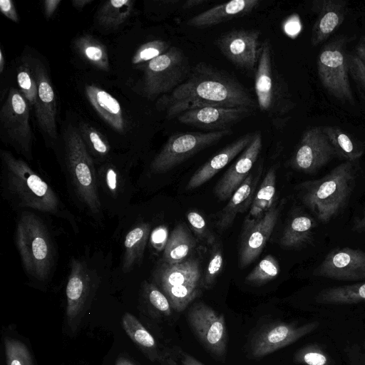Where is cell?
<instances>
[{
    "mask_svg": "<svg viewBox=\"0 0 365 365\" xmlns=\"http://www.w3.org/2000/svg\"><path fill=\"white\" fill-rule=\"evenodd\" d=\"M209 106L255 109L257 106L237 79L205 62L196 64L182 83L157 102V108L165 110L168 119L193 108Z\"/></svg>",
    "mask_w": 365,
    "mask_h": 365,
    "instance_id": "1",
    "label": "cell"
},
{
    "mask_svg": "<svg viewBox=\"0 0 365 365\" xmlns=\"http://www.w3.org/2000/svg\"><path fill=\"white\" fill-rule=\"evenodd\" d=\"M1 190L14 210L30 209L66 220L77 232L75 217L53 187L24 160L2 150Z\"/></svg>",
    "mask_w": 365,
    "mask_h": 365,
    "instance_id": "2",
    "label": "cell"
},
{
    "mask_svg": "<svg viewBox=\"0 0 365 365\" xmlns=\"http://www.w3.org/2000/svg\"><path fill=\"white\" fill-rule=\"evenodd\" d=\"M63 171L70 195L76 205L97 222L103 220L93 157L76 128L65 136Z\"/></svg>",
    "mask_w": 365,
    "mask_h": 365,
    "instance_id": "3",
    "label": "cell"
},
{
    "mask_svg": "<svg viewBox=\"0 0 365 365\" xmlns=\"http://www.w3.org/2000/svg\"><path fill=\"white\" fill-rule=\"evenodd\" d=\"M14 239L26 275L36 282H48L56 267V249L43 219L32 211H21Z\"/></svg>",
    "mask_w": 365,
    "mask_h": 365,
    "instance_id": "4",
    "label": "cell"
},
{
    "mask_svg": "<svg viewBox=\"0 0 365 365\" xmlns=\"http://www.w3.org/2000/svg\"><path fill=\"white\" fill-rule=\"evenodd\" d=\"M356 180V171L352 165L343 163L320 178L299 184L298 197L319 222L327 224L346 207Z\"/></svg>",
    "mask_w": 365,
    "mask_h": 365,
    "instance_id": "5",
    "label": "cell"
},
{
    "mask_svg": "<svg viewBox=\"0 0 365 365\" xmlns=\"http://www.w3.org/2000/svg\"><path fill=\"white\" fill-rule=\"evenodd\" d=\"M153 280L168 299L171 307L183 311L201 291L200 263L197 258L190 257L176 264L163 262L153 272Z\"/></svg>",
    "mask_w": 365,
    "mask_h": 365,
    "instance_id": "6",
    "label": "cell"
},
{
    "mask_svg": "<svg viewBox=\"0 0 365 365\" xmlns=\"http://www.w3.org/2000/svg\"><path fill=\"white\" fill-rule=\"evenodd\" d=\"M191 68L185 53L176 46L150 60L143 76V91L148 98L166 95L182 83Z\"/></svg>",
    "mask_w": 365,
    "mask_h": 365,
    "instance_id": "7",
    "label": "cell"
},
{
    "mask_svg": "<svg viewBox=\"0 0 365 365\" xmlns=\"http://www.w3.org/2000/svg\"><path fill=\"white\" fill-rule=\"evenodd\" d=\"M232 133L231 129L171 135L150 163L153 173H165Z\"/></svg>",
    "mask_w": 365,
    "mask_h": 365,
    "instance_id": "8",
    "label": "cell"
},
{
    "mask_svg": "<svg viewBox=\"0 0 365 365\" xmlns=\"http://www.w3.org/2000/svg\"><path fill=\"white\" fill-rule=\"evenodd\" d=\"M30 108L22 93L11 88L0 111L1 126L7 139L20 154L32 160Z\"/></svg>",
    "mask_w": 365,
    "mask_h": 365,
    "instance_id": "9",
    "label": "cell"
},
{
    "mask_svg": "<svg viewBox=\"0 0 365 365\" xmlns=\"http://www.w3.org/2000/svg\"><path fill=\"white\" fill-rule=\"evenodd\" d=\"M97 282L96 272L86 260L75 257L71 259L66 288V317L68 325L74 330L97 287Z\"/></svg>",
    "mask_w": 365,
    "mask_h": 365,
    "instance_id": "10",
    "label": "cell"
},
{
    "mask_svg": "<svg viewBox=\"0 0 365 365\" xmlns=\"http://www.w3.org/2000/svg\"><path fill=\"white\" fill-rule=\"evenodd\" d=\"M255 92L260 110L274 122L281 110V88L274 64V54L269 39L262 42L255 73Z\"/></svg>",
    "mask_w": 365,
    "mask_h": 365,
    "instance_id": "11",
    "label": "cell"
},
{
    "mask_svg": "<svg viewBox=\"0 0 365 365\" xmlns=\"http://www.w3.org/2000/svg\"><path fill=\"white\" fill-rule=\"evenodd\" d=\"M190 327L203 346L212 354L222 356L227 351V334L225 317L205 303H195L188 311Z\"/></svg>",
    "mask_w": 365,
    "mask_h": 365,
    "instance_id": "12",
    "label": "cell"
},
{
    "mask_svg": "<svg viewBox=\"0 0 365 365\" xmlns=\"http://www.w3.org/2000/svg\"><path fill=\"white\" fill-rule=\"evenodd\" d=\"M257 29H237L222 34L216 45L223 56L236 67L252 72L256 71L262 43Z\"/></svg>",
    "mask_w": 365,
    "mask_h": 365,
    "instance_id": "13",
    "label": "cell"
},
{
    "mask_svg": "<svg viewBox=\"0 0 365 365\" xmlns=\"http://www.w3.org/2000/svg\"><path fill=\"white\" fill-rule=\"evenodd\" d=\"M313 274L340 281H365V252L350 247H336L327 253Z\"/></svg>",
    "mask_w": 365,
    "mask_h": 365,
    "instance_id": "14",
    "label": "cell"
},
{
    "mask_svg": "<svg viewBox=\"0 0 365 365\" xmlns=\"http://www.w3.org/2000/svg\"><path fill=\"white\" fill-rule=\"evenodd\" d=\"M276 202L259 217L245 219L239 252V264L244 268L251 264L262 252L270 237L279 215Z\"/></svg>",
    "mask_w": 365,
    "mask_h": 365,
    "instance_id": "15",
    "label": "cell"
},
{
    "mask_svg": "<svg viewBox=\"0 0 365 365\" xmlns=\"http://www.w3.org/2000/svg\"><path fill=\"white\" fill-rule=\"evenodd\" d=\"M98 195L103 210L113 214L128 203L132 196V182L127 172L106 162L96 169Z\"/></svg>",
    "mask_w": 365,
    "mask_h": 365,
    "instance_id": "16",
    "label": "cell"
},
{
    "mask_svg": "<svg viewBox=\"0 0 365 365\" xmlns=\"http://www.w3.org/2000/svg\"><path fill=\"white\" fill-rule=\"evenodd\" d=\"M319 326L312 322L297 326L294 324L277 322L272 324L259 332L252 345L255 357H262L296 342Z\"/></svg>",
    "mask_w": 365,
    "mask_h": 365,
    "instance_id": "17",
    "label": "cell"
},
{
    "mask_svg": "<svg viewBox=\"0 0 365 365\" xmlns=\"http://www.w3.org/2000/svg\"><path fill=\"white\" fill-rule=\"evenodd\" d=\"M255 108L248 107H203L187 110L177 117L185 125L211 131L230 129L252 115Z\"/></svg>",
    "mask_w": 365,
    "mask_h": 365,
    "instance_id": "18",
    "label": "cell"
},
{
    "mask_svg": "<svg viewBox=\"0 0 365 365\" xmlns=\"http://www.w3.org/2000/svg\"><path fill=\"white\" fill-rule=\"evenodd\" d=\"M262 147V135L259 131L254 133L249 145L240 153L224 175L215 184L213 192L220 200L229 199L242 184L257 161Z\"/></svg>",
    "mask_w": 365,
    "mask_h": 365,
    "instance_id": "19",
    "label": "cell"
},
{
    "mask_svg": "<svg viewBox=\"0 0 365 365\" xmlns=\"http://www.w3.org/2000/svg\"><path fill=\"white\" fill-rule=\"evenodd\" d=\"M32 71L35 77L38 95L34 106L39 127L48 138H57L56 104L54 91L43 65L34 61Z\"/></svg>",
    "mask_w": 365,
    "mask_h": 365,
    "instance_id": "20",
    "label": "cell"
},
{
    "mask_svg": "<svg viewBox=\"0 0 365 365\" xmlns=\"http://www.w3.org/2000/svg\"><path fill=\"white\" fill-rule=\"evenodd\" d=\"M253 136L254 133H246L213 155L193 173L186 190L196 189L209 181L249 145Z\"/></svg>",
    "mask_w": 365,
    "mask_h": 365,
    "instance_id": "21",
    "label": "cell"
},
{
    "mask_svg": "<svg viewBox=\"0 0 365 365\" xmlns=\"http://www.w3.org/2000/svg\"><path fill=\"white\" fill-rule=\"evenodd\" d=\"M260 2L259 0H233L220 4L190 18L187 25L195 28L215 26L249 14Z\"/></svg>",
    "mask_w": 365,
    "mask_h": 365,
    "instance_id": "22",
    "label": "cell"
},
{
    "mask_svg": "<svg viewBox=\"0 0 365 365\" xmlns=\"http://www.w3.org/2000/svg\"><path fill=\"white\" fill-rule=\"evenodd\" d=\"M261 173L255 176L250 173L242 184L230 197L225 207L217 215L216 227L219 230H225L232 226L239 213L250 207L254 200L259 177Z\"/></svg>",
    "mask_w": 365,
    "mask_h": 365,
    "instance_id": "23",
    "label": "cell"
},
{
    "mask_svg": "<svg viewBox=\"0 0 365 365\" xmlns=\"http://www.w3.org/2000/svg\"><path fill=\"white\" fill-rule=\"evenodd\" d=\"M85 92L95 110L113 130L125 131V123L119 102L106 91L95 86H86Z\"/></svg>",
    "mask_w": 365,
    "mask_h": 365,
    "instance_id": "24",
    "label": "cell"
},
{
    "mask_svg": "<svg viewBox=\"0 0 365 365\" xmlns=\"http://www.w3.org/2000/svg\"><path fill=\"white\" fill-rule=\"evenodd\" d=\"M317 221L310 215L297 214L288 222L280 239L284 249L297 250L304 247L313 240Z\"/></svg>",
    "mask_w": 365,
    "mask_h": 365,
    "instance_id": "25",
    "label": "cell"
},
{
    "mask_svg": "<svg viewBox=\"0 0 365 365\" xmlns=\"http://www.w3.org/2000/svg\"><path fill=\"white\" fill-rule=\"evenodd\" d=\"M150 232L149 223L140 222L126 234L122 259V269L124 272H129L141 263Z\"/></svg>",
    "mask_w": 365,
    "mask_h": 365,
    "instance_id": "26",
    "label": "cell"
},
{
    "mask_svg": "<svg viewBox=\"0 0 365 365\" xmlns=\"http://www.w3.org/2000/svg\"><path fill=\"white\" fill-rule=\"evenodd\" d=\"M196 247L195 238L182 223L175 226L164 247L163 262L176 264L187 259Z\"/></svg>",
    "mask_w": 365,
    "mask_h": 365,
    "instance_id": "27",
    "label": "cell"
},
{
    "mask_svg": "<svg viewBox=\"0 0 365 365\" xmlns=\"http://www.w3.org/2000/svg\"><path fill=\"white\" fill-rule=\"evenodd\" d=\"M315 301L322 304H353L365 302V282L335 286L321 290Z\"/></svg>",
    "mask_w": 365,
    "mask_h": 365,
    "instance_id": "28",
    "label": "cell"
},
{
    "mask_svg": "<svg viewBox=\"0 0 365 365\" xmlns=\"http://www.w3.org/2000/svg\"><path fill=\"white\" fill-rule=\"evenodd\" d=\"M122 326L130 339L148 357L153 360L158 358L154 337L135 316L125 313L122 318Z\"/></svg>",
    "mask_w": 365,
    "mask_h": 365,
    "instance_id": "29",
    "label": "cell"
},
{
    "mask_svg": "<svg viewBox=\"0 0 365 365\" xmlns=\"http://www.w3.org/2000/svg\"><path fill=\"white\" fill-rule=\"evenodd\" d=\"M276 173L274 168H270L259 188L255 193L250 211L245 219L255 220L259 217L275 203Z\"/></svg>",
    "mask_w": 365,
    "mask_h": 365,
    "instance_id": "30",
    "label": "cell"
},
{
    "mask_svg": "<svg viewBox=\"0 0 365 365\" xmlns=\"http://www.w3.org/2000/svg\"><path fill=\"white\" fill-rule=\"evenodd\" d=\"M133 0H110L103 3L97 13L98 22L106 28H116L125 22L133 9Z\"/></svg>",
    "mask_w": 365,
    "mask_h": 365,
    "instance_id": "31",
    "label": "cell"
},
{
    "mask_svg": "<svg viewBox=\"0 0 365 365\" xmlns=\"http://www.w3.org/2000/svg\"><path fill=\"white\" fill-rule=\"evenodd\" d=\"M77 51L91 64L102 71L109 70V60L105 46L91 36L84 35L75 41Z\"/></svg>",
    "mask_w": 365,
    "mask_h": 365,
    "instance_id": "32",
    "label": "cell"
},
{
    "mask_svg": "<svg viewBox=\"0 0 365 365\" xmlns=\"http://www.w3.org/2000/svg\"><path fill=\"white\" fill-rule=\"evenodd\" d=\"M279 272L280 267L277 259L269 255L247 275L245 282L251 284L262 285L277 277Z\"/></svg>",
    "mask_w": 365,
    "mask_h": 365,
    "instance_id": "33",
    "label": "cell"
},
{
    "mask_svg": "<svg viewBox=\"0 0 365 365\" xmlns=\"http://www.w3.org/2000/svg\"><path fill=\"white\" fill-rule=\"evenodd\" d=\"M81 135L90 154L103 160L110 153V146L106 138L97 130L89 125L81 126Z\"/></svg>",
    "mask_w": 365,
    "mask_h": 365,
    "instance_id": "34",
    "label": "cell"
},
{
    "mask_svg": "<svg viewBox=\"0 0 365 365\" xmlns=\"http://www.w3.org/2000/svg\"><path fill=\"white\" fill-rule=\"evenodd\" d=\"M16 78L20 92L28 103L34 107L37 99L38 88L32 68H31L29 64L24 63L19 65L17 68Z\"/></svg>",
    "mask_w": 365,
    "mask_h": 365,
    "instance_id": "35",
    "label": "cell"
},
{
    "mask_svg": "<svg viewBox=\"0 0 365 365\" xmlns=\"http://www.w3.org/2000/svg\"><path fill=\"white\" fill-rule=\"evenodd\" d=\"M4 349L7 365H33L30 352L21 341L5 338Z\"/></svg>",
    "mask_w": 365,
    "mask_h": 365,
    "instance_id": "36",
    "label": "cell"
},
{
    "mask_svg": "<svg viewBox=\"0 0 365 365\" xmlns=\"http://www.w3.org/2000/svg\"><path fill=\"white\" fill-rule=\"evenodd\" d=\"M143 297L153 309L164 315L171 314V305L165 294L155 283L146 281L142 284Z\"/></svg>",
    "mask_w": 365,
    "mask_h": 365,
    "instance_id": "37",
    "label": "cell"
},
{
    "mask_svg": "<svg viewBox=\"0 0 365 365\" xmlns=\"http://www.w3.org/2000/svg\"><path fill=\"white\" fill-rule=\"evenodd\" d=\"M171 46L163 40H153L141 45L132 58L133 64L148 62L166 52Z\"/></svg>",
    "mask_w": 365,
    "mask_h": 365,
    "instance_id": "38",
    "label": "cell"
},
{
    "mask_svg": "<svg viewBox=\"0 0 365 365\" xmlns=\"http://www.w3.org/2000/svg\"><path fill=\"white\" fill-rule=\"evenodd\" d=\"M294 361L304 365H331L329 356L317 344H309L299 349Z\"/></svg>",
    "mask_w": 365,
    "mask_h": 365,
    "instance_id": "39",
    "label": "cell"
},
{
    "mask_svg": "<svg viewBox=\"0 0 365 365\" xmlns=\"http://www.w3.org/2000/svg\"><path fill=\"white\" fill-rule=\"evenodd\" d=\"M222 267V252L221 249L217 246L213 249L202 279V285L205 289L210 288L213 284Z\"/></svg>",
    "mask_w": 365,
    "mask_h": 365,
    "instance_id": "40",
    "label": "cell"
},
{
    "mask_svg": "<svg viewBox=\"0 0 365 365\" xmlns=\"http://www.w3.org/2000/svg\"><path fill=\"white\" fill-rule=\"evenodd\" d=\"M187 218L191 230L199 240L207 245L214 243L215 237L208 229L204 217L199 212L190 211Z\"/></svg>",
    "mask_w": 365,
    "mask_h": 365,
    "instance_id": "41",
    "label": "cell"
},
{
    "mask_svg": "<svg viewBox=\"0 0 365 365\" xmlns=\"http://www.w3.org/2000/svg\"><path fill=\"white\" fill-rule=\"evenodd\" d=\"M164 361L165 365H205L180 348L167 355Z\"/></svg>",
    "mask_w": 365,
    "mask_h": 365,
    "instance_id": "42",
    "label": "cell"
},
{
    "mask_svg": "<svg viewBox=\"0 0 365 365\" xmlns=\"http://www.w3.org/2000/svg\"><path fill=\"white\" fill-rule=\"evenodd\" d=\"M320 60L327 66L337 67L342 65L344 58L342 54L337 51H326L320 56Z\"/></svg>",
    "mask_w": 365,
    "mask_h": 365,
    "instance_id": "43",
    "label": "cell"
},
{
    "mask_svg": "<svg viewBox=\"0 0 365 365\" xmlns=\"http://www.w3.org/2000/svg\"><path fill=\"white\" fill-rule=\"evenodd\" d=\"M339 22V18L334 12H329L324 16L319 24L323 33L327 34L333 31Z\"/></svg>",
    "mask_w": 365,
    "mask_h": 365,
    "instance_id": "44",
    "label": "cell"
},
{
    "mask_svg": "<svg viewBox=\"0 0 365 365\" xmlns=\"http://www.w3.org/2000/svg\"><path fill=\"white\" fill-rule=\"evenodd\" d=\"M0 10L6 17L15 23H19V16L14 2L11 0H1Z\"/></svg>",
    "mask_w": 365,
    "mask_h": 365,
    "instance_id": "45",
    "label": "cell"
},
{
    "mask_svg": "<svg viewBox=\"0 0 365 365\" xmlns=\"http://www.w3.org/2000/svg\"><path fill=\"white\" fill-rule=\"evenodd\" d=\"M338 143L341 148L348 155H355L353 153L354 145L349 138L345 134H340L337 138Z\"/></svg>",
    "mask_w": 365,
    "mask_h": 365,
    "instance_id": "46",
    "label": "cell"
},
{
    "mask_svg": "<svg viewBox=\"0 0 365 365\" xmlns=\"http://www.w3.org/2000/svg\"><path fill=\"white\" fill-rule=\"evenodd\" d=\"M61 0H46L43 1V10L47 19L51 18L57 9Z\"/></svg>",
    "mask_w": 365,
    "mask_h": 365,
    "instance_id": "47",
    "label": "cell"
},
{
    "mask_svg": "<svg viewBox=\"0 0 365 365\" xmlns=\"http://www.w3.org/2000/svg\"><path fill=\"white\" fill-rule=\"evenodd\" d=\"M301 25L299 20L296 18H292L289 20L284 26L286 33L289 35H295L299 32Z\"/></svg>",
    "mask_w": 365,
    "mask_h": 365,
    "instance_id": "48",
    "label": "cell"
},
{
    "mask_svg": "<svg viewBox=\"0 0 365 365\" xmlns=\"http://www.w3.org/2000/svg\"><path fill=\"white\" fill-rule=\"evenodd\" d=\"M351 230L356 233L365 232V208L361 216L354 220Z\"/></svg>",
    "mask_w": 365,
    "mask_h": 365,
    "instance_id": "49",
    "label": "cell"
},
{
    "mask_svg": "<svg viewBox=\"0 0 365 365\" xmlns=\"http://www.w3.org/2000/svg\"><path fill=\"white\" fill-rule=\"evenodd\" d=\"M167 232L163 228L157 229L152 235V241L154 245L162 244L166 239Z\"/></svg>",
    "mask_w": 365,
    "mask_h": 365,
    "instance_id": "50",
    "label": "cell"
},
{
    "mask_svg": "<svg viewBox=\"0 0 365 365\" xmlns=\"http://www.w3.org/2000/svg\"><path fill=\"white\" fill-rule=\"evenodd\" d=\"M205 2H206L205 0H188L184 2V4L182 5V8L185 9H192L193 7L203 4Z\"/></svg>",
    "mask_w": 365,
    "mask_h": 365,
    "instance_id": "51",
    "label": "cell"
},
{
    "mask_svg": "<svg viewBox=\"0 0 365 365\" xmlns=\"http://www.w3.org/2000/svg\"><path fill=\"white\" fill-rule=\"evenodd\" d=\"M91 1V0H73L71 3L76 9L80 11Z\"/></svg>",
    "mask_w": 365,
    "mask_h": 365,
    "instance_id": "52",
    "label": "cell"
},
{
    "mask_svg": "<svg viewBox=\"0 0 365 365\" xmlns=\"http://www.w3.org/2000/svg\"><path fill=\"white\" fill-rule=\"evenodd\" d=\"M115 365H135L131 361L125 358L119 357L115 361Z\"/></svg>",
    "mask_w": 365,
    "mask_h": 365,
    "instance_id": "53",
    "label": "cell"
},
{
    "mask_svg": "<svg viewBox=\"0 0 365 365\" xmlns=\"http://www.w3.org/2000/svg\"><path fill=\"white\" fill-rule=\"evenodd\" d=\"M4 57L2 53V50L0 49V73L3 72V70L4 68Z\"/></svg>",
    "mask_w": 365,
    "mask_h": 365,
    "instance_id": "54",
    "label": "cell"
}]
</instances>
